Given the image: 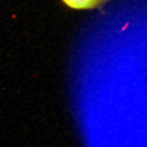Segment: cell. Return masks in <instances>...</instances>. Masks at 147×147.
<instances>
[{
  "label": "cell",
  "instance_id": "1",
  "mask_svg": "<svg viewBox=\"0 0 147 147\" xmlns=\"http://www.w3.org/2000/svg\"><path fill=\"white\" fill-rule=\"evenodd\" d=\"M66 5L76 9H91L97 6L100 0H63Z\"/></svg>",
  "mask_w": 147,
  "mask_h": 147
}]
</instances>
